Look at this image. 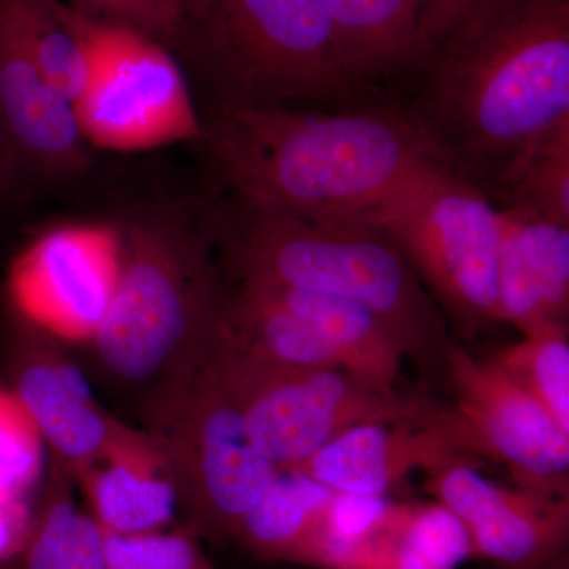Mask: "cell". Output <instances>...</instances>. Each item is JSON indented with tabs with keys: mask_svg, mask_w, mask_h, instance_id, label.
I'll use <instances>...</instances> for the list:
<instances>
[{
	"mask_svg": "<svg viewBox=\"0 0 569 569\" xmlns=\"http://www.w3.org/2000/svg\"><path fill=\"white\" fill-rule=\"evenodd\" d=\"M351 220L387 236L460 329L477 332L501 323L500 211L448 164L422 168L373 211Z\"/></svg>",
	"mask_w": 569,
	"mask_h": 569,
	"instance_id": "5b68a950",
	"label": "cell"
},
{
	"mask_svg": "<svg viewBox=\"0 0 569 569\" xmlns=\"http://www.w3.org/2000/svg\"><path fill=\"white\" fill-rule=\"evenodd\" d=\"M542 569H568L567 556L560 557V559L552 561V563Z\"/></svg>",
	"mask_w": 569,
	"mask_h": 569,
	"instance_id": "4dcf8cb0",
	"label": "cell"
},
{
	"mask_svg": "<svg viewBox=\"0 0 569 569\" xmlns=\"http://www.w3.org/2000/svg\"><path fill=\"white\" fill-rule=\"evenodd\" d=\"M211 342L167 373L148 436L167 459L194 527L211 537L234 539L280 467L253 443L213 369Z\"/></svg>",
	"mask_w": 569,
	"mask_h": 569,
	"instance_id": "52a82bcc",
	"label": "cell"
},
{
	"mask_svg": "<svg viewBox=\"0 0 569 569\" xmlns=\"http://www.w3.org/2000/svg\"><path fill=\"white\" fill-rule=\"evenodd\" d=\"M427 489L462 523L471 557L498 569H542L567 556L569 503L563 493L497 485L470 463L429 475Z\"/></svg>",
	"mask_w": 569,
	"mask_h": 569,
	"instance_id": "7c38bea8",
	"label": "cell"
},
{
	"mask_svg": "<svg viewBox=\"0 0 569 569\" xmlns=\"http://www.w3.org/2000/svg\"><path fill=\"white\" fill-rule=\"evenodd\" d=\"M13 569H108L104 530L78 509L59 470Z\"/></svg>",
	"mask_w": 569,
	"mask_h": 569,
	"instance_id": "603a6c76",
	"label": "cell"
},
{
	"mask_svg": "<svg viewBox=\"0 0 569 569\" xmlns=\"http://www.w3.org/2000/svg\"><path fill=\"white\" fill-rule=\"evenodd\" d=\"M209 358L253 443L277 467L301 466L359 425H427L440 407L370 383L339 367L280 366L242 350L217 328Z\"/></svg>",
	"mask_w": 569,
	"mask_h": 569,
	"instance_id": "8992f818",
	"label": "cell"
},
{
	"mask_svg": "<svg viewBox=\"0 0 569 569\" xmlns=\"http://www.w3.org/2000/svg\"><path fill=\"white\" fill-rule=\"evenodd\" d=\"M406 110L441 160L482 189L569 121V0H512L422 62Z\"/></svg>",
	"mask_w": 569,
	"mask_h": 569,
	"instance_id": "7a4b0ae2",
	"label": "cell"
},
{
	"mask_svg": "<svg viewBox=\"0 0 569 569\" xmlns=\"http://www.w3.org/2000/svg\"><path fill=\"white\" fill-rule=\"evenodd\" d=\"M223 107H287L355 93L321 0H203Z\"/></svg>",
	"mask_w": 569,
	"mask_h": 569,
	"instance_id": "ba28073f",
	"label": "cell"
},
{
	"mask_svg": "<svg viewBox=\"0 0 569 569\" xmlns=\"http://www.w3.org/2000/svg\"><path fill=\"white\" fill-rule=\"evenodd\" d=\"M33 516L26 501L0 507V563L14 559L31 533Z\"/></svg>",
	"mask_w": 569,
	"mask_h": 569,
	"instance_id": "f546056e",
	"label": "cell"
},
{
	"mask_svg": "<svg viewBox=\"0 0 569 569\" xmlns=\"http://www.w3.org/2000/svg\"><path fill=\"white\" fill-rule=\"evenodd\" d=\"M91 516L107 533L167 529L181 503L173 473L148 433L119 425L102 458L80 475Z\"/></svg>",
	"mask_w": 569,
	"mask_h": 569,
	"instance_id": "e0dca14e",
	"label": "cell"
},
{
	"mask_svg": "<svg viewBox=\"0 0 569 569\" xmlns=\"http://www.w3.org/2000/svg\"><path fill=\"white\" fill-rule=\"evenodd\" d=\"M178 2L179 6H181L182 0H178ZM183 3H187V6L193 7L194 10L200 11L203 0H183Z\"/></svg>",
	"mask_w": 569,
	"mask_h": 569,
	"instance_id": "1f68e13d",
	"label": "cell"
},
{
	"mask_svg": "<svg viewBox=\"0 0 569 569\" xmlns=\"http://www.w3.org/2000/svg\"><path fill=\"white\" fill-rule=\"evenodd\" d=\"M203 137L238 204L299 216L361 219L422 168L445 163L395 108L222 107Z\"/></svg>",
	"mask_w": 569,
	"mask_h": 569,
	"instance_id": "6da1fadb",
	"label": "cell"
},
{
	"mask_svg": "<svg viewBox=\"0 0 569 569\" xmlns=\"http://www.w3.org/2000/svg\"><path fill=\"white\" fill-rule=\"evenodd\" d=\"M498 312L522 336L568 326L569 224L520 209L498 208Z\"/></svg>",
	"mask_w": 569,
	"mask_h": 569,
	"instance_id": "9a60e30c",
	"label": "cell"
},
{
	"mask_svg": "<svg viewBox=\"0 0 569 569\" xmlns=\"http://www.w3.org/2000/svg\"><path fill=\"white\" fill-rule=\"evenodd\" d=\"M569 433L568 326H549L492 356Z\"/></svg>",
	"mask_w": 569,
	"mask_h": 569,
	"instance_id": "d4e9b609",
	"label": "cell"
},
{
	"mask_svg": "<svg viewBox=\"0 0 569 569\" xmlns=\"http://www.w3.org/2000/svg\"><path fill=\"white\" fill-rule=\"evenodd\" d=\"M43 440L13 392L0 391V507L22 501L40 477Z\"/></svg>",
	"mask_w": 569,
	"mask_h": 569,
	"instance_id": "484cf974",
	"label": "cell"
},
{
	"mask_svg": "<svg viewBox=\"0 0 569 569\" xmlns=\"http://www.w3.org/2000/svg\"><path fill=\"white\" fill-rule=\"evenodd\" d=\"M481 190L497 208L569 224V121L512 157Z\"/></svg>",
	"mask_w": 569,
	"mask_h": 569,
	"instance_id": "7402d4cb",
	"label": "cell"
},
{
	"mask_svg": "<svg viewBox=\"0 0 569 569\" xmlns=\"http://www.w3.org/2000/svg\"><path fill=\"white\" fill-rule=\"evenodd\" d=\"M22 9L37 66L52 89L74 107L93 74L88 17L43 0H22Z\"/></svg>",
	"mask_w": 569,
	"mask_h": 569,
	"instance_id": "cb8c5ba5",
	"label": "cell"
},
{
	"mask_svg": "<svg viewBox=\"0 0 569 569\" xmlns=\"http://www.w3.org/2000/svg\"><path fill=\"white\" fill-rule=\"evenodd\" d=\"M355 91L417 67L422 0H321Z\"/></svg>",
	"mask_w": 569,
	"mask_h": 569,
	"instance_id": "ac0fdd59",
	"label": "cell"
},
{
	"mask_svg": "<svg viewBox=\"0 0 569 569\" xmlns=\"http://www.w3.org/2000/svg\"><path fill=\"white\" fill-rule=\"evenodd\" d=\"M93 74L74 103L84 140L110 151H144L203 137L181 70L137 29L86 18Z\"/></svg>",
	"mask_w": 569,
	"mask_h": 569,
	"instance_id": "9c48e42d",
	"label": "cell"
},
{
	"mask_svg": "<svg viewBox=\"0 0 569 569\" xmlns=\"http://www.w3.org/2000/svg\"><path fill=\"white\" fill-rule=\"evenodd\" d=\"M81 6L102 11L122 21V26L151 31H171L179 21L178 0H78Z\"/></svg>",
	"mask_w": 569,
	"mask_h": 569,
	"instance_id": "f1b7e54d",
	"label": "cell"
},
{
	"mask_svg": "<svg viewBox=\"0 0 569 569\" xmlns=\"http://www.w3.org/2000/svg\"><path fill=\"white\" fill-rule=\"evenodd\" d=\"M119 261V238L108 228H56L18 258L11 269V298L41 331L92 339L110 309Z\"/></svg>",
	"mask_w": 569,
	"mask_h": 569,
	"instance_id": "8fae6325",
	"label": "cell"
},
{
	"mask_svg": "<svg viewBox=\"0 0 569 569\" xmlns=\"http://www.w3.org/2000/svg\"><path fill=\"white\" fill-rule=\"evenodd\" d=\"M11 392L58 463L77 477L102 458L121 425L97 403L77 367L40 348H24L17 356Z\"/></svg>",
	"mask_w": 569,
	"mask_h": 569,
	"instance_id": "2e32d148",
	"label": "cell"
},
{
	"mask_svg": "<svg viewBox=\"0 0 569 569\" xmlns=\"http://www.w3.org/2000/svg\"><path fill=\"white\" fill-rule=\"evenodd\" d=\"M335 492L298 468H280L234 539L260 559L290 561Z\"/></svg>",
	"mask_w": 569,
	"mask_h": 569,
	"instance_id": "44dd1931",
	"label": "cell"
},
{
	"mask_svg": "<svg viewBox=\"0 0 569 569\" xmlns=\"http://www.w3.org/2000/svg\"><path fill=\"white\" fill-rule=\"evenodd\" d=\"M445 361L455 389L445 410L468 455L503 463L519 486L568 496L569 433L496 359L449 342Z\"/></svg>",
	"mask_w": 569,
	"mask_h": 569,
	"instance_id": "30bf717a",
	"label": "cell"
},
{
	"mask_svg": "<svg viewBox=\"0 0 569 569\" xmlns=\"http://www.w3.org/2000/svg\"><path fill=\"white\" fill-rule=\"evenodd\" d=\"M224 252L239 282L332 296L365 306L407 356L449 346L436 301L391 241L365 222L263 211L238 204Z\"/></svg>",
	"mask_w": 569,
	"mask_h": 569,
	"instance_id": "3957f363",
	"label": "cell"
},
{
	"mask_svg": "<svg viewBox=\"0 0 569 569\" xmlns=\"http://www.w3.org/2000/svg\"><path fill=\"white\" fill-rule=\"evenodd\" d=\"M108 569H217L192 531L157 530L116 535L104 531Z\"/></svg>",
	"mask_w": 569,
	"mask_h": 569,
	"instance_id": "4316f807",
	"label": "cell"
},
{
	"mask_svg": "<svg viewBox=\"0 0 569 569\" xmlns=\"http://www.w3.org/2000/svg\"><path fill=\"white\" fill-rule=\"evenodd\" d=\"M119 250L118 283L93 347L121 380L167 376L211 342L222 318L203 242L181 224L148 220L119 238Z\"/></svg>",
	"mask_w": 569,
	"mask_h": 569,
	"instance_id": "277c9868",
	"label": "cell"
},
{
	"mask_svg": "<svg viewBox=\"0 0 569 569\" xmlns=\"http://www.w3.org/2000/svg\"><path fill=\"white\" fill-rule=\"evenodd\" d=\"M470 557L466 529L443 505L395 501L332 569H458Z\"/></svg>",
	"mask_w": 569,
	"mask_h": 569,
	"instance_id": "d6986e66",
	"label": "cell"
},
{
	"mask_svg": "<svg viewBox=\"0 0 569 569\" xmlns=\"http://www.w3.org/2000/svg\"><path fill=\"white\" fill-rule=\"evenodd\" d=\"M250 284L312 326L339 355L348 372L377 387L397 389L407 355L376 313L365 306L332 296Z\"/></svg>",
	"mask_w": 569,
	"mask_h": 569,
	"instance_id": "ffe728a7",
	"label": "cell"
},
{
	"mask_svg": "<svg viewBox=\"0 0 569 569\" xmlns=\"http://www.w3.org/2000/svg\"><path fill=\"white\" fill-rule=\"evenodd\" d=\"M0 123L43 167L74 168L84 160L73 104L52 89L33 59L22 0H0Z\"/></svg>",
	"mask_w": 569,
	"mask_h": 569,
	"instance_id": "5bb4252c",
	"label": "cell"
},
{
	"mask_svg": "<svg viewBox=\"0 0 569 569\" xmlns=\"http://www.w3.org/2000/svg\"><path fill=\"white\" fill-rule=\"evenodd\" d=\"M512 0H422L418 63L432 58L459 33L488 20Z\"/></svg>",
	"mask_w": 569,
	"mask_h": 569,
	"instance_id": "83f0119b",
	"label": "cell"
},
{
	"mask_svg": "<svg viewBox=\"0 0 569 569\" xmlns=\"http://www.w3.org/2000/svg\"><path fill=\"white\" fill-rule=\"evenodd\" d=\"M455 463L478 466V460L463 449L441 408L427 425L351 427L295 468L336 492L388 496L415 470L433 475Z\"/></svg>",
	"mask_w": 569,
	"mask_h": 569,
	"instance_id": "4fadbf2b",
	"label": "cell"
}]
</instances>
